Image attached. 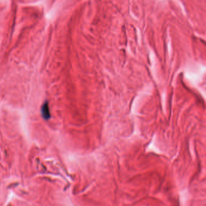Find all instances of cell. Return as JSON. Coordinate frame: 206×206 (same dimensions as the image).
Here are the masks:
<instances>
[{
  "instance_id": "6da1fadb",
  "label": "cell",
  "mask_w": 206,
  "mask_h": 206,
  "mask_svg": "<svg viewBox=\"0 0 206 206\" xmlns=\"http://www.w3.org/2000/svg\"><path fill=\"white\" fill-rule=\"evenodd\" d=\"M41 111H42V116L44 118H45V119H48V118H50V109H49V106L48 105V104H47V102L44 103V104H43V105L42 106V109H41Z\"/></svg>"
}]
</instances>
